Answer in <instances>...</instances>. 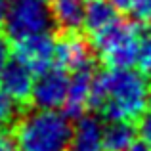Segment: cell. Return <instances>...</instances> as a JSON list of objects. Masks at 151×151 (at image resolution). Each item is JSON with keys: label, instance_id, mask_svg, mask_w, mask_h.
I'll return each mask as SVG.
<instances>
[{"label": "cell", "instance_id": "6da1fadb", "mask_svg": "<svg viewBox=\"0 0 151 151\" xmlns=\"http://www.w3.org/2000/svg\"><path fill=\"white\" fill-rule=\"evenodd\" d=\"M151 105V81L144 71L105 67L94 77L90 111L105 121L138 124Z\"/></svg>", "mask_w": 151, "mask_h": 151}, {"label": "cell", "instance_id": "7a4b0ae2", "mask_svg": "<svg viewBox=\"0 0 151 151\" xmlns=\"http://www.w3.org/2000/svg\"><path fill=\"white\" fill-rule=\"evenodd\" d=\"M75 124L65 111L35 109L23 111L12 126V140L17 151H69Z\"/></svg>", "mask_w": 151, "mask_h": 151}, {"label": "cell", "instance_id": "3957f363", "mask_svg": "<svg viewBox=\"0 0 151 151\" xmlns=\"http://www.w3.org/2000/svg\"><path fill=\"white\" fill-rule=\"evenodd\" d=\"M90 40L105 67H132L140 58L142 27L134 19L119 17L111 27Z\"/></svg>", "mask_w": 151, "mask_h": 151}, {"label": "cell", "instance_id": "277c9868", "mask_svg": "<svg viewBox=\"0 0 151 151\" xmlns=\"http://www.w3.org/2000/svg\"><path fill=\"white\" fill-rule=\"evenodd\" d=\"M50 25L52 14L48 0H10L2 23L4 33L12 40L44 33L50 29Z\"/></svg>", "mask_w": 151, "mask_h": 151}, {"label": "cell", "instance_id": "5b68a950", "mask_svg": "<svg viewBox=\"0 0 151 151\" xmlns=\"http://www.w3.org/2000/svg\"><path fill=\"white\" fill-rule=\"evenodd\" d=\"M55 44V65L63 67L67 73H78V71L96 69V63L100 61L88 35L75 33H59Z\"/></svg>", "mask_w": 151, "mask_h": 151}, {"label": "cell", "instance_id": "8992f818", "mask_svg": "<svg viewBox=\"0 0 151 151\" xmlns=\"http://www.w3.org/2000/svg\"><path fill=\"white\" fill-rule=\"evenodd\" d=\"M55 44H58V38H54L48 31L29 35V37L14 40L12 58L38 75L48 67L55 65Z\"/></svg>", "mask_w": 151, "mask_h": 151}, {"label": "cell", "instance_id": "52a82bcc", "mask_svg": "<svg viewBox=\"0 0 151 151\" xmlns=\"http://www.w3.org/2000/svg\"><path fill=\"white\" fill-rule=\"evenodd\" d=\"M69 84L71 73L59 65H52L37 75L31 101L35 103V107L42 109H63L69 96Z\"/></svg>", "mask_w": 151, "mask_h": 151}, {"label": "cell", "instance_id": "ba28073f", "mask_svg": "<svg viewBox=\"0 0 151 151\" xmlns=\"http://www.w3.org/2000/svg\"><path fill=\"white\" fill-rule=\"evenodd\" d=\"M35 78H37V73H33L29 67L12 58L0 73V86L17 105H25L33 98Z\"/></svg>", "mask_w": 151, "mask_h": 151}, {"label": "cell", "instance_id": "9c48e42d", "mask_svg": "<svg viewBox=\"0 0 151 151\" xmlns=\"http://www.w3.org/2000/svg\"><path fill=\"white\" fill-rule=\"evenodd\" d=\"M94 77H96V69L78 71V73L71 75L69 96H67V103L63 107V111L71 119H78L82 115H86V111H90Z\"/></svg>", "mask_w": 151, "mask_h": 151}, {"label": "cell", "instance_id": "30bf717a", "mask_svg": "<svg viewBox=\"0 0 151 151\" xmlns=\"http://www.w3.org/2000/svg\"><path fill=\"white\" fill-rule=\"evenodd\" d=\"M52 25L59 33H75L84 27V0H50Z\"/></svg>", "mask_w": 151, "mask_h": 151}, {"label": "cell", "instance_id": "8fae6325", "mask_svg": "<svg viewBox=\"0 0 151 151\" xmlns=\"http://www.w3.org/2000/svg\"><path fill=\"white\" fill-rule=\"evenodd\" d=\"M69 151H105L103 126L96 115H82L77 119Z\"/></svg>", "mask_w": 151, "mask_h": 151}, {"label": "cell", "instance_id": "7c38bea8", "mask_svg": "<svg viewBox=\"0 0 151 151\" xmlns=\"http://www.w3.org/2000/svg\"><path fill=\"white\" fill-rule=\"evenodd\" d=\"M119 19V10L111 0H84V29L88 37H96Z\"/></svg>", "mask_w": 151, "mask_h": 151}, {"label": "cell", "instance_id": "4fadbf2b", "mask_svg": "<svg viewBox=\"0 0 151 151\" xmlns=\"http://www.w3.org/2000/svg\"><path fill=\"white\" fill-rule=\"evenodd\" d=\"M138 128L134 122L107 121L103 126V149L105 151H128L136 144Z\"/></svg>", "mask_w": 151, "mask_h": 151}, {"label": "cell", "instance_id": "5bb4252c", "mask_svg": "<svg viewBox=\"0 0 151 151\" xmlns=\"http://www.w3.org/2000/svg\"><path fill=\"white\" fill-rule=\"evenodd\" d=\"M138 67L145 75L151 77V23L142 25V44H140V58Z\"/></svg>", "mask_w": 151, "mask_h": 151}, {"label": "cell", "instance_id": "9a60e30c", "mask_svg": "<svg viewBox=\"0 0 151 151\" xmlns=\"http://www.w3.org/2000/svg\"><path fill=\"white\" fill-rule=\"evenodd\" d=\"M15 117H17V103L12 100L4 92V88L0 86V126L15 121Z\"/></svg>", "mask_w": 151, "mask_h": 151}, {"label": "cell", "instance_id": "2e32d148", "mask_svg": "<svg viewBox=\"0 0 151 151\" xmlns=\"http://www.w3.org/2000/svg\"><path fill=\"white\" fill-rule=\"evenodd\" d=\"M130 15L142 25L151 23V0H134L130 6Z\"/></svg>", "mask_w": 151, "mask_h": 151}, {"label": "cell", "instance_id": "e0dca14e", "mask_svg": "<svg viewBox=\"0 0 151 151\" xmlns=\"http://www.w3.org/2000/svg\"><path fill=\"white\" fill-rule=\"evenodd\" d=\"M138 136L142 138L144 144H147L151 147V105L145 111V115L140 119V122H138Z\"/></svg>", "mask_w": 151, "mask_h": 151}, {"label": "cell", "instance_id": "ac0fdd59", "mask_svg": "<svg viewBox=\"0 0 151 151\" xmlns=\"http://www.w3.org/2000/svg\"><path fill=\"white\" fill-rule=\"evenodd\" d=\"M12 59V46H10V38L6 33H0V73L4 71V67L8 65V61Z\"/></svg>", "mask_w": 151, "mask_h": 151}, {"label": "cell", "instance_id": "d6986e66", "mask_svg": "<svg viewBox=\"0 0 151 151\" xmlns=\"http://www.w3.org/2000/svg\"><path fill=\"white\" fill-rule=\"evenodd\" d=\"M111 2L115 4V8L119 12H130V6H132L134 0H111Z\"/></svg>", "mask_w": 151, "mask_h": 151}, {"label": "cell", "instance_id": "ffe728a7", "mask_svg": "<svg viewBox=\"0 0 151 151\" xmlns=\"http://www.w3.org/2000/svg\"><path fill=\"white\" fill-rule=\"evenodd\" d=\"M8 6H10V0H0V25L4 23V17H6Z\"/></svg>", "mask_w": 151, "mask_h": 151}, {"label": "cell", "instance_id": "44dd1931", "mask_svg": "<svg viewBox=\"0 0 151 151\" xmlns=\"http://www.w3.org/2000/svg\"><path fill=\"white\" fill-rule=\"evenodd\" d=\"M128 151H151V147L147 144H134Z\"/></svg>", "mask_w": 151, "mask_h": 151}]
</instances>
